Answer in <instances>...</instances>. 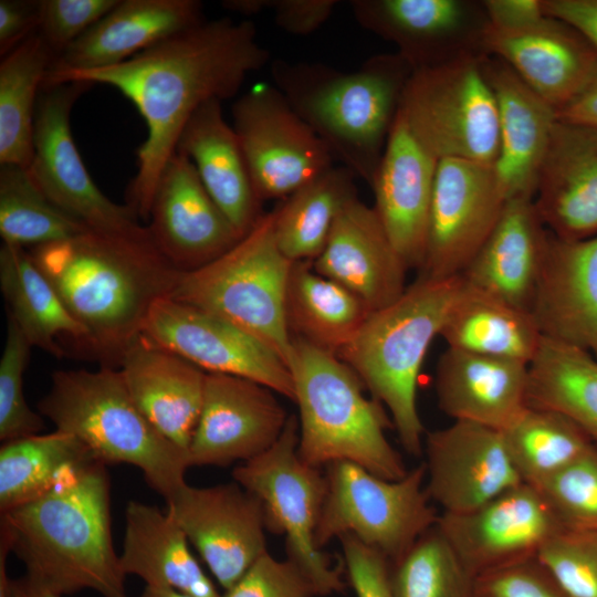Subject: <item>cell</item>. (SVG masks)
<instances>
[{
    "mask_svg": "<svg viewBox=\"0 0 597 597\" xmlns=\"http://www.w3.org/2000/svg\"><path fill=\"white\" fill-rule=\"evenodd\" d=\"M269 61L252 21L220 18L172 34L121 64L45 76L42 87L105 84L132 101L147 137L137 150L127 206L148 220L161 171L191 115L211 100L237 95L247 76Z\"/></svg>",
    "mask_w": 597,
    "mask_h": 597,
    "instance_id": "obj_1",
    "label": "cell"
},
{
    "mask_svg": "<svg viewBox=\"0 0 597 597\" xmlns=\"http://www.w3.org/2000/svg\"><path fill=\"white\" fill-rule=\"evenodd\" d=\"M30 253L70 314L86 329V347L118 365L154 304L170 297L181 273L151 237L86 231L34 247Z\"/></svg>",
    "mask_w": 597,
    "mask_h": 597,
    "instance_id": "obj_2",
    "label": "cell"
},
{
    "mask_svg": "<svg viewBox=\"0 0 597 597\" xmlns=\"http://www.w3.org/2000/svg\"><path fill=\"white\" fill-rule=\"evenodd\" d=\"M0 535L24 564V575L54 594L88 589L102 597H129L113 543L111 480L97 460L1 513Z\"/></svg>",
    "mask_w": 597,
    "mask_h": 597,
    "instance_id": "obj_3",
    "label": "cell"
},
{
    "mask_svg": "<svg viewBox=\"0 0 597 597\" xmlns=\"http://www.w3.org/2000/svg\"><path fill=\"white\" fill-rule=\"evenodd\" d=\"M412 71L397 53L374 55L352 72L321 63L271 64L274 86L297 115L334 159L369 186Z\"/></svg>",
    "mask_w": 597,
    "mask_h": 597,
    "instance_id": "obj_4",
    "label": "cell"
},
{
    "mask_svg": "<svg viewBox=\"0 0 597 597\" xmlns=\"http://www.w3.org/2000/svg\"><path fill=\"white\" fill-rule=\"evenodd\" d=\"M465 289L461 275L418 277L391 304L371 312L338 353L371 397L390 415L404 449L423 451L425 427L417 408V383L429 346Z\"/></svg>",
    "mask_w": 597,
    "mask_h": 597,
    "instance_id": "obj_5",
    "label": "cell"
},
{
    "mask_svg": "<svg viewBox=\"0 0 597 597\" xmlns=\"http://www.w3.org/2000/svg\"><path fill=\"white\" fill-rule=\"evenodd\" d=\"M292 339L289 368L302 460L318 469L348 461L387 480L405 476L404 460L386 436L392 422L384 406L365 396L363 381L338 355Z\"/></svg>",
    "mask_w": 597,
    "mask_h": 597,
    "instance_id": "obj_6",
    "label": "cell"
},
{
    "mask_svg": "<svg viewBox=\"0 0 597 597\" xmlns=\"http://www.w3.org/2000/svg\"><path fill=\"white\" fill-rule=\"evenodd\" d=\"M39 412L56 430L80 439L104 464L138 468L168 500L185 481L188 452L166 438L139 410L119 369L57 370Z\"/></svg>",
    "mask_w": 597,
    "mask_h": 597,
    "instance_id": "obj_7",
    "label": "cell"
},
{
    "mask_svg": "<svg viewBox=\"0 0 597 597\" xmlns=\"http://www.w3.org/2000/svg\"><path fill=\"white\" fill-rule=\"evenodd\" d=\"M293 262L279 249L274 213H263L230 250L181 272L171 298L220 316L253 335L290 365L293 339L285 295Z\"/></svg>",
    "mask_w": 597,
    "mask_h": 597,
    "instance_id": "obj_8",
    "label": "cell"
},
{
    "mask_svg": "<svg viewBox=\"0 0 597 597\" xmlns=\"http://www.w3.org/2000/svg\"><path fill=\"white\" fill-rule=\"evenodd\" d=\"M325 475L326 495L315 532L322 549L334 538L353 535L394 564L437 524L425 462L398 480L348 461L327 465Z\"/></svg>",
    "mask_w": 597,
    "mask_h": 597,
    "instance_id": "obj_9",
    "label": "cell"
},
{
    "mask_svg": "<svg viewBox=\"0 0 597 597\" xmlns=\"http://www.w3.org/2000/svg\"><path fill=\"white\" fill-rule=\"evenodd\" d=\"M486 56L415 70L406 84L399 113L438 160L494 165L499 157V114L483 69Z\"/></svg>",
    "mask_w": 597,
    "mask_h": 597,
    "instance_id": "obj_10",
    "label": "cell"
},
{
    "mask_svg": "<svg viewBox=\"0 0 597 597\" xmlns=\"http://www.w3.org/2000/svg\"><path fill=\"white\" fill-rule=\"evenodd\" d=\"M232 478L260 499L268 531L284 536L286 558L303 572L317 595L343 591L341 567L332 564L315 540L327 481L321 469L298 454L297 416L290 415L279 440L237 465Z\"/></svg>",
    "mask_w": 597,
    "mask_h": 597,
    "instance_id": "obj_11",
    "label": "cell"
},
{
    "mask_svg": "<svg viewBox=\"0 0 597 597\" xmlns=\"http://www.w3.org/2000/svg\"><path fill=\"white\" fill-rule=\"evenodd\" d=\"M92 85L80 82L42 87L34 118V153L29 172L43 193L88 230L121 237H150L127 205L107 198L90 176L70 125L73 105Z\"/></svg>",
    "mask_w": 597,
    "mask_h": 597,
    "instance_id": "obj_12",
    "label": "cell"
},
{
    "mask_svg": "<svg viewBox=\"0 0 597 597\" xmlns=\"http://www.w3.org/2000/svg\"><path fill=\"white\" fill-rule=\"evenodd\" d=\"M232 118L261 201L284 199L334 166L326 145L275 86L243 94Z\"/></svg>",
    "mask_w": 597,
    "mask_h": 597,
    "instance_id": "obj_13",
    "label": "cell"
},
{
    "mask_svg": "<svg viewBox=\"0 0 597 597\" xmlns=\"http://www.w3.org/2000/svg\"><path fill=\"white\" fill-rule=\"evenodd\" d=\"M357 23L397 48L412 70L486 56L490 22L475 0H352Z\"/></svg>",
    "mask_w": 597,
    "mask_h": 597,
    "instance_id": "obj_14",
    "label": "cell"
},
{
    "mask_svg": "<svg viewBox=\"0 0 597 597\" xmlns=\"http://www.w3.org/2000/svg\"><path fill=\"white\" fill-rule=\"evenodd\" d=\"M142 333L206 373L249 378L294 401L292 374L281 357L220 316L164 297L151 307Z\"/></svg>",
    "mask_w": 597,
    "mask_h": 597,
    "instance_id": "obj_15",
    "label": "cell"
},
{
    "mask_svg": "<svg viewBox=\"0 0 597 597\" xmlns=\"http://www.w3.org/2000/svg\"><path fill=\"white\" fill-rule=\"evenodd\" d=\"M506 202L494 165L440 159L419 273L460 275L496 226Z\"/></svg>",
    "mask_w": 597,
    "mask_h": 597,
    "instance_id": "obj_16",
    "label": "cell"
},
{
    "mask_svg": "<svg viewBox=\"0 0 597 597\" xmlns=\"http://www.w3.org/2000/svg\"><path fill=\"white\" fill-rule=\"evenodd\" d=\"M166 502L223 590L268 552L263 504L235 481L201 488L185 483Z\"/></svg>",
    "mask_w": 597,
    "mask_h": 597,
    "instance_id": "obj_17",
    "label": "cell"
},
{
    "mask_svg": "<svg viewBox=\"0 0 597 597\" xmlns=\"http://www.w3.org/2000/svg\"><path fill=\"white\" fill-rule=\"evenodd\" d=\"M436 526L474 576L536 556L565 530L541 492L520 483L464 513H441Z\"/></svg>",
    "mask_w": 597,
    "mask_h": 597,
    "instance_id": "obj_18",
    "label": "cell"
},
{
    "mask_svg": "<svg viewBox=\"0 0 597 597\" xmlns=\"http://www.w3.org/2000/svg\"><path fill=\"white\" fill-rule=\"evenodd\" d=\"M274 394L249 378L207 373L202 407L188 448L190 467H228L269 450L290 417Z\"/></svg>",
    "mask_w": 597,
    "mask_h": 597,
    "instance_id": "obj_19",
    "label": "cell"
},
{
    "mask_svg": "<svg viewBox=\"0 0 597 597\" xmlns=\"http://www.w3.org/2000/svg\"><path fill=\"white\" fill-rule=\"evenodd\" d=\"M426 491L443 513L472 511L523 483L502 430L470 421L426 432Z\"/></svg>",
    "mask_w": 597,
    "mask_h": 597,
    "instance_id": "obj_20",
    "label": "cell"
},
{
    "mask_svg": "<svg viewBox=\"0 0 597 597\" xmlns=\"http://www.w3.org/2000/svg\"><path fill=\"white\" fill-rule=\"evenodd\" d=\"M148 221L155 245L181 272L206 265L241 239L192 161L177 150L161 171Z\"/></svg>",
    "mask_w": 597,
    "mask_h": 597,
    "instance_id": "obj_21",
    "label": "cell"
},
{
    "mask_svg": "<svg viewBox=\"0 0 597 597\" xmlns=\"http://www.w3.org/2000/svg\"><path fill=\"white\" fill-rule=\"evenodd\" d=\"M438 159L398 113L371 181L377 212L408 269H422Z\"/></svg>",
    "mask_w": 597,
    "mask_h": 597,
    "instance_id": "obj_22",
    "label": "cell"
},
{
    "mask_svg": "<svg viewBox=\"0 0 597 597\" xmlns=\"http://www.w3.org/2000/svg\"><path fill=\"white\" fill-rule=\"evenodd\" d=\"M486 53L505 62L555 113L597 72V50L577 29L546 15L514 31L490 29Z\"/></svg>",
    "mask_w": 597,
    "mask_h": 597,
    "instance_id": "obj_23",
    "label": "cell"
},
{
    "mask_svg": "<svg viewBox=\"0 0 597 597\" xmlns=\"http://www.w3.org/2000/svg\"><path fill=\"white\" fill-rule=\"evenodd\" d=\"M313 268L358 296L371 312L388 306L405 292L409 270L374 207L358 198L337 217Z\"/></svg>",
    "mask_w": 597,
    "mask_h": 597,
    "instance_id": "obj_24",
    "label": "cell"
},
{
    "mask_svg": "<svg viewBox=\"0 0 597 597\" xmlns=\"http://www.w3.org/2000/svg\"><path fill=\"white\" fill-rule=\"evenodd\" d=\"M531 313L543 337L597 359V235L563 240L551 233Z\"/></svg>",
    "mask_w": 597,
    "mask_h": 597,
    "instance_id": "obj_25",
    "label": "cell"
},
{
    "mask_svg": "<svg viewBox=\"0 0 597 597\" xmlns=\"http://www.w3.org/2000/svg\"><path fill=\"white\" fill-rule=\"evenodd\" d=\"M533 200L556 238L597 235V128L556 121Z\"/></svg>",
    "mask_w": 597,
    "mask_h": 597,
    "instance_id": "obj_26",
    "label": "cell"
},
{
    "mask_svg": "<svg viewBox=\"0 0 597 597\" xmlns=\"http://www.w3.org/2000/svg\"><path fill=\"white\" fill-rule=\"evenodd\" d=\"M119 367L144 416L188 452L202 407L207 373L144 333L126 347Z\"/></svg>",
    "mask_w": 597,
    "mask_h": 597,
    "instance_id": "obj_27",
    "label": "cell"
},
{
    "mask_svg": "<svg viewBox=\"0 0 597 597\" xmlns=\"http://www.w3.org/2000/svg\"><path fill=\"white\" fill-rule=\"evenodd\" d=\"M203 21L198 0H119L54 59L45 76L121 64Z\"/></svg>",
    "mask_w": 597,
    "mask_h": 597,
    "instance_id": "obj_28",
    "label": "cell"
},
{
    "mask_svg": "<svg viewBox=\"0 0 597 597\" xmlns=\"http://www.w3.org/2000/svg\"><path fill=\"white\" fill-rule=\"evenodd\" d=\"M483 69L498 105L500 151L494 168L500 187L506 201L534 199L557 121L555 109L502 60L488 55Z\"/></svg>",
    "mask_w": 597,
    "mask_h": 597,
    "instance_id": "obj_29",
    "label": "cell"
},
{
    "mask_svg": "<svg viewBox=\"0 0 597 597\" xmlns=\"http://www.w3.org/2000/svg\"><path fill=\"white\" fill-rule=\"evenodd\" d=\"M549 239L533 199L509 200L460 275L470 287L531 312Z\"/></svg>",
    "mask_w": 597,
    "mask_h": 597,
    "instance_id": "obj_30",
    "label": "cell"
},
{
    "mask_svg": "<svg viewBox=\"0 0 597 597\" xmlns=\"http://www.w3.org/2000/svg\"><path fill=\"white\" fill-rule=\"evenodd\" d=\"M434 386L453 420L504 430L527 406L528 364L447 347Z\"/></svg>",
    "mask_w": 597,
    "mask_h": 597,
    "instance_id": "obj_31",
    "label": "cell"
},
{
    "mask_svg": "<svg viewBox=\"0 0 597 597\" xmlns=\"http://www.w3.org/2000/svg\"><path fill=\"white\" fill-rule=\"evenodd\" d=\"M177 151L193 164L206 190L244 237L263 214L239 138L222 114L221 101L202 104L189 118Z\"/></svg>",
    "mask_w": 597,
    "mask_h": 597,
    "instance_id": "obj_32",
    "label": "cell"
},
{
    "mask_svg": "<svg viewBox=\"0 0 597 597\" xmlns=\"http://www.w3.org/2000/svg\"><path fill=\"white\" fill-rule=\"evenodd\" d=\"M124 574L145 586L170 588L192 597H221L172 515L156 505L129 501L119 555Z\"/></svg>",
    "mask_w": 597,
    "mask_h": 597,
    "instance_id": "obj_33",
    "label": "cell"
},
{
    "mask_svg": "<svg viewBox=\"0 0 597 597\" xmlns=\"http://www.w3.org/2000/svg\"><path fill=\"white\" fill-rule=\"evenodd\" d=\"M0 286L10 316L32 346L62 357L57 339L69 336L87 345L86 329L70 314L53 285L23 247L2 243Z\"/></svg>",
    "mask_w": 597,
    "mask_h": 597,
    "instance_id": "obj_34",
    "label": "cell"
},
{
    "mask_svg": "<svg viewBox=\"0 0 597 597\" xmlns=\"http://www.w3.org/2000/svg\"><path fill=\"white\" fill-rule=\"evenodd\" d=\"M370 313L358 296L316 272L313 261L293 262L285 295L292 337L338 355Z\"/></svg>",
    "mask_w": 597,
    "mask_h": 597,
    "instance_id": "obj_35",
    "label": "cell"
},
{
    "mask_svg": "<svg viewBox=\"0 0 597 597\" xmlns=\"http://www.w3.org/2000/svg\"><path fill=\"white\" fill-rule=\"evenodd\" d=\"M440 336L451 348L528 365L543 339L531 312L476 291L467 283Z\"/></svg>",
    "mask_w": 597,
    "mask_h": 597,
    "instance_id": "obj_36",
    "label": "cell"
},
{
    "mask_svg": "<svg viewBox=\"0 0 597 597\" xmlns=\"http://www.w3.org/2000/svg\"><path fill=\"white\" fill-rule=\"evenodd\" d=\"M356 178L346 167L333 166L273 210L275 241L289 260L314 261L321 254L337 217L358 198Z\"/></svg>",
    "mask_w": 597,
    "mask_h": 597,
    "instance_id": "obj_37",
    "label": "cell"
},
{
    "mask_svg": "<svg viewBox=\"0 0 597 597\" xmlns=\"http://www.w3.org/2000/svg\"><path fill=\"white\" fill-rule=\"evenodd\" d=\"M55 59L34 32L0 63V165L29 169L34 153L38 92Z\"/></svg>",
    "mask_w": 597,
    "mask_h": 597,
    "instance_id": "obj_38",
    "label": "cell"
},
{
    "mask_svg": "<svg viewBox=\"0 0 597 597\" xmlns=\"http://www.w3.org/2000/svg\"><path fill=\"white\" fill-rule=\"evenodd\" d=\"M93 460L97 459L80 439L56 429L3 442L0 512L41 496L72 470Z\"/></svg>",
    "mask_w": 597,
    "mask_h": 597,
    "instance_id": "obj_39",
    "label": "cell"
},
{
    "mask_svg": "<svg viewBox=\"0 0 597 597\" xmlns=\"http://www.w3.org/2000/svg\"><path fill=\"white\" fill-rule=\"evenodd\" d=\"M527 405L567 415L597 440V359L543 337L528 365Z\"/></svg>",
    "mask_w": 597,
    "mask_h": 597,
    "instance_id": "obj_40",
    "label": "cell"
},
{
    "mask_svg": "<svg viewBox=\"0 0 597 597\" xmlns=\"http://www.w3.org/2000/svg\"><path fill=\"white\" fill-rule=\"evenodd\" d=\"M502 432L521 480L533 486L595 444V440L567 415L531 405Z\"/></svg>",
    "mask_w": 597,
    "mask_h": 597,
    "instance_id": "obj_41",
    "label": "cell"
},
{
    "mask_svg": "<svg viewBox=\"0 0 597 597\" xmlns=\"http://www.w3.org/2000/svg\"><path fill=\"white\" fill-rule=\"evenodd\" d=\"M91 231L59 209L29 169L0 165V235L3 243L39 247Z\"/></svg>",
    "mask_w": 597,
    "mask_h": 597,
    "instance_id": "obj_42",
    "label": "cell"
},
{
    "mask_svg": "<svg viewBox=\"0 0 597 597\" xmlns=\"http://www.w3.org/2000/svg\"><path fill=\"white\" fill-rule=\"evenodd\" d=\"M474 580L437 526L390 564L392 597H474Z\"/></svg>",
    "mask_w": 597,
    "mask_h": 597,
    "instance_id": "obj_43",
    "label": "cell"
},
{
    "mask_svg": "<svg viewBox=\"0 0 597 597\" xmlns=\"http://www.w3.org/2000/svg\"><path fill=\"white\" fill-rule=\"evenodd\" d=\"M563 527L597 531V446L535 486Z\"/></svg>",
    "mask_w": 597,
    "mask_h": 597,
    "instance_id": "obj_44",
    "label": "cell"
},
{
    "mask_svg": "<svg viewBox=\"0 0 597 597\" xmlns=\"http://www.w3.org/2000/svg\"><path fill=\"white\" fill-rule=\"evenodd\" d=\"M32 345L7 316V334L0 360V440L24 438L41 433L44 419L33 411L24 396L23 376Z\"/></svg>",
    "mask_w": 597,
    "mask_h": 597,
    "instance_id": "obj_45",
    "label": "cell"
},
{
    "mask_svg": "<svg viewBox=\"0 0 597 597\" xmlns=\"http://www.w3.org/2000/svg\"><path fill=\"white\" fill-rule=\"evenodd\" d=\"M537 557L570 597H597V531L563 530Z\"/></svg>",
    "mask_w": 597,
    "mask_h": 597,
    "instance_id": "obj_46",
    "label": "cell"
},
{
    "mask_svg": "<svg viewBox=\"0 0 597 597\" xmlns=\"http://www.w3.org/2000/svg\"><path fill=\"white\" fill-rule=\"evenodd\" d=\"M474 597H570L536 556L475 577Z\"/></svg>",
    "mask_w": 597,
    "mask_h": 597,
    "instance_id": "obj_47",
    "label": "cell"
},
{
    "mask_svg": "<svg viewBox=\"0 0 597 597\" xmlns=\"http://www.w3.org/2000/svg\"><path fill=\"white\" fill-rule=\"evenodd\" d=\"M119 0H41L38 32L55 57Z\"/></svg>",
    "mask_w": 597,
    "mask_h": 597,
    "instance_id": "obj_48",
    "label": "cell"
},
{
    "mask_svg": "<svg viewBox=\"0 0 597 597\" xmlns=\"http://www.w3.org/2000/svg\"><path fill=\"white\" fill-rule=\"evenodd\" d=\"M318 596L303 572L290 559L261 555L221 597H314Z\"/></svg>",
    "mask_w": 597,
    "mask_h": 597,
    "instance_id": "obj_49",
    "label": "cell"
},
{
    "mask_svg": "<svg viewBox=\"0 0 597 597\" xmlns=\"http://www.w3.org/2000/svg\"><path fill=\"white\" fill-rule=\"evenodd\" d=\"M344 566L356 597H392L390 563L353 535L338 538Z\"/></svg>",
    "mask_w": 597,
    "mask_h": 597,
    "instance_id": "obj_50",
    "label": "cell"
},
{
    "mask_svg": "<svg viewBox=\"0 0 597 597\" xmlns=\"http://www.w3.org/2000/svg\"><path fill=\"white\" fill-rule=\"evenodd\" d=\"M335 0H270V11L279 28L293 35H308L331 17Z\"/></svg>",
    "mask_w": 597,
    "mask_h": 597,
    "instance_id": "obj_51",
    "label": "cell"
},
{
    "mask_svg": "<svg viewBox=\"0 0 597 597\" xmlns=\"http://www.w3.org/2000/svg\"><path fill=\"white\" fill-rule=\"evenodd\" d=\"M40 1H0V54L7 55L39 28Z\"/></svg>",
    "mask_w": 597,
    "mask_h": 597,
    "instance_id": "obj_52",
    "label": "cell"
},
{
    "mask_svg": "<svg viewBox=\"0 0 597 597\" xmlns=\"http://www.w3.org/2000/svg\"><path fill=\"white\" fill-rule=\"evenodd\" d=\"M490 29L514 31L530 27L546 17L543 0H483Z\"/></svg>",
    "mask_w": 597,
    "mask_h": 597,
    "instance_id": "obj_53",
    "label": "cell"
},
{
    "mask_svg": "<svg viewBox=\"0 0 597 597\" xmlns=\"http://www.w3.org/2000/svg\"><path fill=\"white\" fill-rule=\"evenodd\" d=\"M546 15L577 29L597 50V0H543Z\"/></svg>",
    "mask_w": 597,
    "mask_h": 597,
    "instance_id": "obj_54",
    "label": "cell"
},
{
    "mask_svg": "<svg viewBox=\"0 0 597 597\" xmlns=\"http://www.w3.org/2000/svg\"><path fill=\"white\" fill-rule=\"evenodd\" d=\"M556 119L597 128V72L574 98L556 111Z\"/></svg>",
    "mask_w": 597,
    "mask_h": 597,
    "instance_id": "obj_55",
    "label": "cell"
},
{
    "mask_svg": "<svg viewBox=\"0 0 597 597\" xmlns=\"http://www.w3.org/2000/svg\"><path fill=\"white\" fill-rule=\"evenodd\" d=\"M9 597H62L38 585L25 575L11 579Z\"/></svg>",
    "mask_w": 597,
    "mask_h": 597,
    "instance_id": "obj_56",
    "label": "cell"
},
{
    "mask_svg": "<svg viewBox=\"0 0 597 597\" xmlns=\"http://www.w3.org/2000/svg\"><path fill=\"white\" fill-rule=\"evenodd\" d=\"M222 7L243 15H254L270 10V0H226Z\"/></svg>",
    "mask_w": 597,
    "mask_h": 597,
    "instance_id": "obj_57",
    "label": "cell"
},
{
    "mask_svg": "<svg viewBox=\"0 0 597 597\" xmlns=\"http://www.w3.org/2000/svg\"><path fill=\"white\" fill-rule=\"evenodd\" d=\"M138 597H192L188 594L170 589V588H160V587H151V586H145L143 591Z\"/></svg>",
    "mask_w": 597,
    "mask_h": 597,
    "instance_id": "obj_58",
    "label": "cell"
}]
</instances>
